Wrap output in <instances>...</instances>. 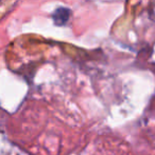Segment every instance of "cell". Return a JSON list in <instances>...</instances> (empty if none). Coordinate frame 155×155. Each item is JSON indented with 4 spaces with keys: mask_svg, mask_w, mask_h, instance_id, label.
I'll use <instances>...</instances> for the list:
<instances>
[{
    "mask_svg": "<svg viewBox=\"0 0 155 155\" xmlns=\"http://www.w3.org/2000/svg\"><path fill=\"white\" fill-rule=\"evenodd\" d=\"M70 16V10L67 8H58L52 14V19L56 25H64Z\"/></svg>",
    "mask_w": 155,
    "mask_h": 155,
    "instance_id": "6da1fadb",
    "label": "cell"
}]
</instances>
